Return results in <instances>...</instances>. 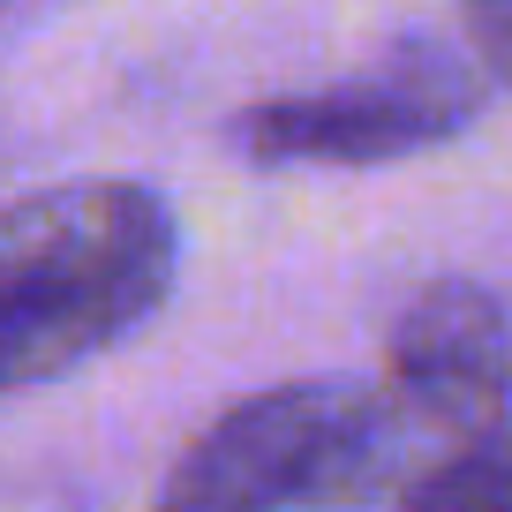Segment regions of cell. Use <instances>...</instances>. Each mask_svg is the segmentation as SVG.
Listing matches in <instances>:
<instances>
[{
    "label": "cell",
    "instance_id": "1",
    "mask_svg": "<svg viewBox=\"0 0 512 512\" xmlns=\"http://www.w3.org/2000/svg\"><path fill=\"white\" fill-rule=\"evenodd\" d=\"M181 226L121 174L53 181L0 204V392L68 377L174 294Z\"/></svg>",
    "mask_w": 512,
    "mask_h": 512
},
{
    "label": "cell",
    "instance_id": "2",
    "mask_svg": "<svg viewBox=\"0 0 512 512\" xmlns=\"http://www.w3.org/2000/svg\"><path fill=\"white\" fill-rule=\"evenodd\" d=\"M407 437L377 384H264L189 437L159 512H369L392 497Z\"/></svg>",
    "mask_w": 512,
    "mask_h": 512
},
{
    "label": "cell",
    "instance_id": "3",
    "mask_svg": "<svg viewBox=\"0 0 512 512\" xmlns=\"http://www.w3.org/2000/svg\"><path fill=\"white\" fill-rule=\"evenodd\" d=\"M482 106H490V76L460 46L407 38L339 83L256 98L234 121V144L256 166H384L467 136Z\"/></svg>",
    "mask_w": 512,
    "mask_h": 512
},
{
    "label": "cell",
    "instance_id": "5",
    "mask_svg": "<svg viewBox=\"0 0 512 512\" xmlns=\"http://www.w3.org/2000/svg\"><path fill=\"white\" fill-rule=\"evenodd\" d=\"M392 512H512L505 437H475V445L430 452V467L400 482V505Z\"/></svg>",
    "mask_w": 512,
    "mask_h": 512
},
{
    "label": "cell",
    "instance_id": "6",
    "mask_svg": "<svg viewBox=\"0 0 512 512\" xmlns=\"http://www.w3.org/2000/svg\"><path fill=\"white\" fill-rule=\"evenodd\" d=\"M467 23H475V68L497 83V68H505V38H512L505 0H467Z\"/></svg>",
    "mask_w": 512,
    "mask_h": 512
},
{
    "label": "cell",
    "instance_id": "4",
    "mask_svg": "<svg viewBox=\"0 0 512 512\" xmlns=\"http://www.w3.org/2000/svg\"><path fill=\"white\" fill-rule=\"evenodd\" d=\"M505 302L482 279H430L407 294L384 339V384L400 437H430L437 452L505 437Z\"/></svg>",
    "mask_w": 512,
    "mask_h": 512
}]
</instances>
